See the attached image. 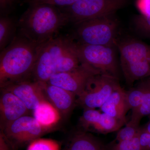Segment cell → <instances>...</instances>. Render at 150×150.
<instances>
[{
    "mask_svg": "<svg viewBox=\"0 0 150 150\" xmlns=\"http://www.w3.org/2000/svg\"><path fill=\"white\" fill-rule=\"evenodd\" d=\"M73 39L64 36L54 37L40 45L31 75L33 81L47 82L54 75L79 66Z\"/></svg>",
    "mask_w": 150,
    "mask_h": 150,
    "instance_id": "1",
    "label": "cell"
},
{
    "mask_svg": "<svg viewBox=\"0 0 150 150\" xmlns=\"http://www.w3.org/2000/svg\"><path fill=\"white\" fill-rule=\"evenodd\" d=\"M70 22L66 13L57 7L30 4L17 23L19 34L32 43L40 45L54 38L63 26Z\"/></svg>",
    "mask_w": 150,
    "mask_h": 150,
    "instance_id": "2",
    "label": "cell"
},
{
    "mask_svg": "<svg viewBox=\"0 0 150 150\" xmlns=\"http://www.w3.org/2000/svg\"><path fill=\"white\" fill-rule=\"evenodd\" d=\"M40 45L19 35L0 55V86L28 80L31 76Z\"/></svg>",
    "mask_w": 150,
    "mask_h": 150,
    "instance_id": "3",
    "label": "cell"
},
{
    "mask_svg": "<svg viewBox=\"0 0 150 150\" xmlns=\"http://www.w3.org/2000/svg\"><path fill=\"white\" fill-rule=\"evenodd\" d=\"M121 66L126 83L150 77V46L142 41L128 38L117 41Z\"/></svg>",
    "mask_w": 150,
    "mask_h": 150,
    "instance_id": "4",
    "label": "cell"
},
{
    "mask_svg": "<svg viewBox=\"0 0 150 150\" xmlns=\"http://www.w3.org/2000/svg\"><path fill=\"white\" fill-rule=\"evenodd\" d=\"M76 25L75 35L77 43L116 46L119 22L114 14L89 20Z\"/></svg>",
    "mask_w": 150,
    "mask_h": 150,
    "instance_id": "5",
    "label": "cell"
},
{
    "mask_svg": "<svg viewBox=\"0 0 150 150\" xmlns=\"http://www.w3.org/2000/svg\"><path fill=\"white\" fill-rule=\"evenodd\" d=\"M115 46L89 45L75 42L74 48L81 63L90 65L103 74L119 79Z\"/></svg>",
    "mask_w": 150,
    "mask_h": 150,
    "instance_id": "6",
    "label": "cell"
},
{
    "mask_svg": "<svg viewBox=\"0 0 150 150\" xmlns=\"http://www.w3.org/2000/svg\"><path fill=\"white\" fill-rule=\"evenodd\" d=\"M126 0H79L62 10L70 22L77 25L83 22L113 14L126 4Z\"/></svg>",
    "mask_w": 150,
    "mask_h": 150,
    "instance_id": "7",
    "label": "cell"
},
{
    "mask_svg": "<svg viewBox=\"0 0 150 150\" xmlns=\"http://www.w3.org/2000/svg\"><path fill=\"white\" fill-rule=\"evenodd\" d=\"M119 79L105 74L95 75L89 80L85 88L77 97L76 103L84 109L100 108L112 93L121 86Z\"/></svg>",
    "mask_w": 150,
    "mask_h": 150,
    "instance_id": "8",
    "label": "cell"
},
{
    "mask_svg": "<svg viewBox=\"0 0 150 150\" xmlns=\"http://www.w3.org/2000/svg\"><path fill=\"white\" fill-rule=\"evenodd\" d=\"M1 131L15 150L50 132L40 126L33 116L28 115L22 116Z\"/></svg>",
    "mask_w": 150,
    "mask_h": 150,
    "instance_id": "9",
    "label": "cell"
},
{
    "mask_svg": "<svg viewBox=\"0 0 150 150\" xmlns=\"http://www.w3.org/2000/svg\"><path fill=\"white\" fill-rule=\"evenodd\" d=\"M100 74L102 73L90 65L81 63L74 69L54 75L46 83L67 90L78 97L83 92L89 80Z\"/></svg>",
    "mask_w": 150,
    "mask_h": 150,
    "instance_id": "10",
    "label": "cell"
},
{
    "mask_svg": "<svg viewBox=\"0 0 150 150\" xmlns=\"http://www.w3.org/2000/svg\"><path fill=\"white\" fill-rule=\"evenodd\" d=\"M1 89L16 96L30 112H33L40 103L48 100L41 82L26 80L11 84Z\"/></svg>",
    "mask_w": 150,
    "mask_h": 150,
    "instance_id": "11",
    "label": "cell"
},
{
    "mask_svg": "<svg viewBox=\"0 0 150 150\" xmlns=\"http://www.w3.org/2000/svg\"><path fill=\"white\" fill-rule=\"evenodd\" d=\"M1 89L0 99L1 129L2 130L10 123L30 112L20 99L12 93Z\"/></svg>",
    "mask_w": 150,
    "mask_h": 150,
    "instance_id": "12",
    "label": "cell"
},
{
    "mask_svg": "<svg viewBox=\"0 0 150 150\" xmlns=\"http://www.w3.org/2000/svg\"><path fill=\"white\" fill-rule=\"evenodd\" d=\"M44 93L47 100L56 108L62 116L67 117L76 104V95L67 90L42 82Z\"/></svg>",
    "mask_w": 150,
    "mask_h": 150,
    "instance_id": "13",
    "label": "cell"
},
{
    "mask_svg": "<svg viewBox=\"0 0 150 150\" xmlns=\"http://www.w3.org/2000/svg\"><path fill=\"white\" fill-rule=\"evenodd\" d=\"M100 108L102 112L127 123L126 115L129 110L126 103V91L120 86Z\"/></svg>",
    "mask_w": 150,
    "mask_h": 150,
    "instance_id": "14",
    "label": "cell"
},
{
    "mask_svg": "<svg viewBox=\"0 0 150 150\" xmlns=\"http://www.w3.org/2000/svg\"><path fill=\"white\" fill-rule=\"evenodd\" d=\"M33 113V117L40 126L50 131L54 130V127L59 123L62 116L48 100L40 103Z\"/></svg>",
    "mask_w": 150,
    "mask_h": 150,
    "instance_id": "15",
    "label": "cell"
},
{
    "mask_svg": "<svg viewBox=\"0 0 150 150\" xmlns=\"http://www.w3.org/2000/svg\"><path fill=\"white\" fill-rule=\"evenodd\" d=\"M66 150H106L101 142L88 132L80 131L70 138Z\"/></svg>",
    "mask_w": 150,
    "mask_h": 150,
    "instance_id": "16",
    "label": "cell"
},
{
    "mask_svg": "<svg viewBox=\"0 0 150 150\" xmlns=\"http://www.w3.org/2000/svg\"><path fill=\"white\" fill-rule=\"evenodd\" d=\"M126 123L117 118L101 112L95 119L87 132L107 134L118 131Z\"/></svg>",
    "mask_w": 150,
    "mask_h": 150,
    "instance_id": "17",
    "label": "cell"
},
{
    "mask_svg": "<svg viewBox=\"0 0 150 150\" xmlns=\"http://www.w3.org/2000/svg\"><path fill=\"white\" fill-rule=\"evenodd\" d=\"M17 26L11 18L1 17L0 19V49L2 51L11 43Z\"/></svg>",
    "mask_w": 150,
    "mask_h": 150,
    "instance_id": "18",
    "label": "cell"
},
{
    "mask_svg": "<svg viewBox=\"0 0 150 150\" xmlns=\"http://www.w3.org/2000/svg\"><path fill=\"white\" fill-rule=\"evenodd\" d=\"M146 87L142 103L137 108L133 109L130 121L140 124L141 119L146 115H150V77L146 79Z\"/></svg>",
    "mask_w": 150,
    "mask_h": 150,
    "instance_id": "19",
    "label": "cell"
},
{
    "mask_svg": "<svg viewBox=\"0 0 150 150\" xmlns=\"http://www.w3.org/2000/svg\"><path fill=\"white\" fill-rule=\"evenodd\" d=\"M146 81H142L135 87L126 91V100L128 110L137 108L142 103L146 90Z\"/></svg>",
    "mask_w": 150,
    "mask_h": 150,
    "instance_id": "20",
    "label": "cell"
},
{
    "mask_svg": "<svg viewBox=\"0 0 150 150\" xmlns=\"http://www.w3.org/2000/svg\"><path fill=\"white\" fill-rule=\"evenodd\" d=\"M141 129L139 124L130 121L126 123L125 127L118 131L115 140L120 142L132 139L139 135Z\"/></svg>",
    "mask_w": 150,
    "mask_h": 150,
    "instance_id": "21",
    "label": "cell"
},
{
    "mask_svg": "<svg viewBox=\"0 0 150 150\" xmlns=\"http://www.w3.org/2000/svg\"><path fill=\"white\" fill-rule=\"evenodd\" d=\"M27 150H61V147L55 140L40 138L30 142Z\"/></svg>",
    "mask_w": 150,
    "mask_h": 150,
    "instance_id": "22",
    "label": "cell"
},
{
    "mask_svg": "<svg viewBox=\"0 0 150 150\" xmlns=\"http://www.w3.org/2000/svg\"><path fill=\"white\" fill-rule=\"evenodd\" d=\"M139 134L132 139L117 142V143L112 144L109 146H108L106 147V150H141L139 141Z\"/></svg>",
    "mask_w": 150,
    "mask_h": 150,
    "instance_id": "23",
    "label": "cell"
},
{
    "mask_svg": "<svg viewBox=\"0 0 150 150\" xmlns=\"http://www.w3.org/2000/svg\"><path fill=\"white\" fill-rule=\"evenodd\" d=\"M136 28L139 32L150 36V16L141 15L137 16L134 20Z\"/></svg>",
    "mask_w": 150,
    "mask_h": 150,
    "instance_id": "24",
    "label": "cell"
},
{
    "mask_svg": "<svg viewBox=\"0 0 150 150\" xmlns=\"http://www.w3.org/2000/svg\"><path fill=\"white\" fill-rule=\"evenodd\" d=\"M79 0H28L30 4H44L56 7L65 8L69 6Z\"/></svg>",
    "mask_w": 150,
    "mask_h": 150,
    "instance_id": "25",
    "label": "cell"
},
{
    "mask_svg": "<svg viewBox=\"0 0 150 150\" xmlns=\"http://www.w3.org/2000/svg\"><path fill=\"white\" fill-rule=\"evenodd\" d=\"M139 141L141 150H150V134L144 131L141 127Z\"/></svg>",
    "mask_w": 150,
    "mask_h": 150,
    "instance_id": "26",
    "label": "cell"
},
{
    "mask_svg": "<svg viewBox=\"0 0 150 150\" xmlns=\"http://www.w3.org/2000/svg\"><path fill=\"white\" fill-rule=\"evenodd\" d=\"M137 5L142 15L150 16V0H137Z\"/></svg>",
    "mask_w": 150,
    "mask_h": 150,
    "instance_id": "27",
    "label": "cell"
},
{
    "mask_svg": "<svg viewBox=\"0 0 150 150\" xmlns=\"http://www.w3.org/2000/svg\"><path fill=\"white\" fill-rule=\"evenodd\" d=\"M0 150H15L3 132H0Z\"/></svg>",
    "mask_w": 150,
    "mask_h": 150,
    "instance_id": "28",
    "label": "cell"
},
{
    "mask_svg": "<svg viewBox=\"0 0 150 150\" xmlns=\"http://www.w3.org/2000/svg\"><path fill=\"white\" fill-rule=\"evenodd\" d=\"M14 0H0L1 11H5L12 4Z\"/></svg>",
    "mask_w": 150,
    "mask_h": 150,
    "instance_id": "29",
    "label": "cell"
},
{
    "mask_svg": "<svg viewBox=\"0 0 150 150\" xmlns=\"http://www.w3.org/2000/svg\"><path fill=\"white\" fill-rule=\"evenodd\" d=\"M149 121L147 123L142 127V129L150 134V115H149Z\"/></svg>",
    "mask_w": 150,
    "mask_h": 150,
    "instance_id": "30",
    "label": "cell"
},
{
    "mask_svg": "<svg viewBox=\"0 0 150 150\" xmlns=\"http://www.w3.org/2000/svg\"></svg>",
    "mask_w": 150,
    "mask_h": 150,
    "instance_id": "31",
    "label": "cell"
}]
</instances>
